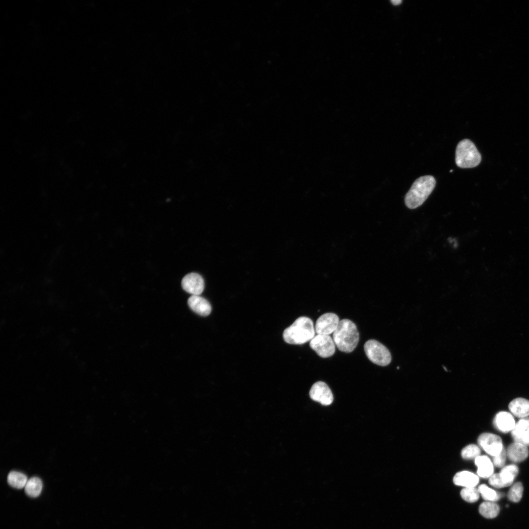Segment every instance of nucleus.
<instances>
[{
  "label": "nucleus",
  "instance_id": "obj_1",
  "mask_svg": "<svg viewBox=\"0 0 529 529\" xmlns=\"http://www.w3.org/2000/svg\"><path fill=\"white\" fill-rule=\"evenodd\" d=\"M315 333L313 321L308 317L301 316L284 330L283 337L289 344H302L310 341Z\"/></svg>",
  "mask_w": 529,
  "mask_h": 529
},
{
  "label": "nucleus",
  "instance_id": "obj_2",
  "mask_svg": "<svg viewBox=\"0 0 529 529\" xmlns=\"http://www.w3.org/2000/svg\"><path fill=\"white\" fill-rule=\"evenodd\" d=\"M436 181L432 175L422 176L415 180L405 195V203L409 209L421 206L432 193Z\"/></svg>",
  "mask_w": 529,
  "mask_h": 529
},
{
  "label": "nucleus",
  "instance_id": "obj_3",
  "mask_svg": "<svg viewBox=\"0 0 529 529\" xmlns=\"http://www.w3.org/2000/svg\"><path fill=\"white\" fill-rule=\"evenodd\" d=\"M333 339L340 351L350 353L357 347L359 341V333L355 324L348 319L339 321L333 334Z\"/></svg>",
  "mask_w": 529,
  "mask_h": 529
},
{
  "label": "nucleus",
  "instance_id": "obj_4",
  "mask_svg": "<svg viewBox=\"0 0 529 529\" xmlns=\"http://www.w3.org/2000/svg\"><path fill=\"white\" fill-rule=\"evenodd\" d=\"M481 160V154L471 141L465 139L458 143L456 150L455 161L458 167L474 168L479 165Z\"/></svg>",
  "mask_w": 529,
  "mask_h": 529
},
{
  "label": "nucleus",
  "instance_id": "obj_5",
  "mask_svg": "<svg viewBox=\"0 0 529 529\" xmlns=\"http://www.w3.org/2000/svg\"><path fill=\"white\" fill-rule=\"evenodd\" d=\"M364 350L368 359L377 365L385 366L391 362L390 352L385 345L377 340H367L364 345Z\"/></svg>",
  "mask_w": 529,
  "mask_h": 529
},
{
  "label": "nucleus",
  "instance_id": "obj_6",
  "mask_svg": "<svg viewBox=\"0 0 529 529\" xmlns=\"http://www.w3.org/2000/svg\"><path fill=\"white\" fill-rule=\"evenodd\" d=\"M519 472L518 467L515 464H510L502 468L499 473L493 474L489 478V483L497 488L511 485Z\"/></svg>",
  "mask_w": 529,
  "mask_h": 529
},
{
  "label": "nucleus",
  "instance_id": "obj_7",
  "mask_svg": "<svg viewBox=\"0 0 529 529\" xmlns=\"http://www.w3.org/2000/svg\"><path fill=\"white\" fill-rule=\"evenodd\" d=\"M335 345L329 335H317L310 341V347L322 358L332 356L335 352Z\"/></svg>",
  "mask_w": 529,
  "mask_h": 529
},
{
  "label": "nucleus",
  "instance_id": "obj_8",
  "mask_svg": "<svg viewBox=\"0 0 529 529\" xmlns=\"http://www.w3.org/2000/svg\"><path fill=\"white\" fill-rule=\"evenodd\" d=\"M478 444L488 455L494 457L499 455L504 448L502 439L491 433H483L478 439Z\"/></svg>",
  "mask_w": 529,
  "mask_h": 529
},
{
  "label": "nucleus",
  "instance_id": "obj_9",
  "mask_svg": "<svg viewBox=\"0 0 529 529\" xmlns=\"http://www.w3.org/2000/svg\"><path fill=\"white\" fill-rule=\"evenodd\" d=\"M339 319L335 313H325L316 320L315 331L317 335H329L334 333L339 323Z\"/></svg>",
  "mask_w": 529,
  "mask_h": 529
},
{
  "label": "nucleus",
  "instance_id": "obj_10",
  "mask_svg": "<svg viewBox=\"0 0 529 529\" xmlns=\"http://www.w3.org/2000/svg\"><path fill=\"white\" fill-rule=\"evenodd\" d=\"M311 398L324 406H328L333 401V395L330 388L323 382L318 381L313 384L310 392Z\"/></svg>",
  "mask_w": 529,
  "mask_h": 529
},
{
  "label": "nucleus",
  "instance_id": "obj_11",
  "mask_svg": "<svg viewBox=\"0 0 529 529\" xmlns=\"http://www.w3.org/2000/svg\"><path fill=\"white\" fill-rule=\"evenodd\" d=\"M182 287L186 292L192 295H200L204 289L203 278L196 273H190L182 280Z\"/></svg>",
  "mask_w": 529,
  "mask_h": 529
},
{
  "label": "nucleus",
  "instance_id": "obj_12",
  "mask_svg": "<svg viewBox=\"0 0 529 529\" xmlns=\"http://www.w3.org/2000/svg\"><path fill=\"white\" fill-rule=\"evenodd\" d=\"M514 442L529 446V417L521 418L511 431Z\"/></svg>",
  "mask_w": 529,
  "mask_h": 529
},
{
  "label": "nucleus",
  "instance_id": "obj_13",
  "mask_svg": "<svg viewBox=\"0 0 529 529\" xmlns=\"http://www.w3.org/2000/svg\"><path fill=\"white\" fill-rule=\"evenodd\" d=\"M514 418L511 413L507 411H500L495 416L493 425L495 428L500 432L507 433L511 432L515 425Z\"/></svg>",
  "mask_w": 529,
  "mask_h": 529
},
{
  "label": "nucleus",
  "instance_id": "obj_14",
  "mask_svg": "<svg viewBox=\"0 0 529 529\" xmlns=\"http://www.w3.org/2000/svg\"><path fill=\"white\" fill-rule=\"evenodd\" d=\"M188 304L192 311L201 316H207L211 312L209 302L200 295H192L188 300Z\"/></svg>",
  "mask_w": 529,
  "mask_h": 529
},
{
  "label": "nucleus",
  "instance_id": "obj_15",
  "mask_svg": "<svg viewBox=\"0 0 529 529\" xmlns=\"http://www.w3.org/2000/svg\"><path fill=\"white\" fill-rule=\"evenodd\" d=\"M527 446L514 442L507 447L506 455L509 459L514 462H520L525 460L529 456Z\"/></svg>",
  "mask_w": 529,
  "mask_h": 529
},
{
  "label": "nucleus",
  "instance_id": "obj_16",
  "mask_svg": "<svg viewBox=\"0 0 529 529\" xmlns=\"http://www.w3.org/2000/svg\"><path fill=\"white\" fill-rule=\"evenodd\" d=\"M453 482L457 485L464 487H475L479 482L478 476L474 473L462 471L456 474L453 478Z\"/></svg>",
  "mask_w": 529,
  "mask_h": 529
},
{
  "label": "nucleus",
  "instance_id": "obj_17",
  "mask_svg": "<svg viewBox=\"0 0 529 529\" xmlns=\"http://www.w3.org/2000/svg\"><path fill=\"white\" fill-rule=\"evenodd\" d=\"M508 408L512 414L517 417L523 418L529 416V400L526 399H514L510 402Z\"/></svg>",
  "mask_w": 529,
  "mask_h": 529
},
{
  "label": "nucleus",
  "instance_id": "obj_18",
  "mask_svg": "<svg viewBox=\"0 0 529 529\" xmlns=\"http://www.w3.org/2000/svg\"><path fill=\"white\" fill-rule=\"evenodd\" d=\"M475 464L477 466V474L482 478H489L494 472L493 463L486 456H479L475 459Z\"/></svg>",
  "mask_w": 529,
  "mask_h": 529
},
{
  "label": "nucleus",
  "instance_id": "obj_19",
  "mask_svg": "<svg viewBox=\"0 0 529 529\" xmlns=\"http://www.w3.org/2000/svg\"><path fill=\"white\" fill-rule=\"evenodd\" d=\"M43 489V483L41 480L36 477H32L28 480L25 486L24 491L27 496L32 498L38 497Z\"/></svg>",
  "mask_w": 529,
  "mask_h": 529
},
{
  "label": "nucleus",
  "instance_id": "obj_20",
  "mask_svg": "<svg viewBox=\"0 0 529 529\" xmlns=\"http://www.w3.org/2000/svg\"><path fill=\"white\" fill-rule=\"evenodd\" d=\"M479 512L486 518L491 519L496 517L500 512V507L494 502L485 501L479 506Z\"/></svg>",
  "mask_w": 529,
  "mask_h": 529
},
{
  "label": "nucleus",
  "instance_id": "obj_21",
  "mask_svg": "<svg viewBox=\"0 0 529 529\" xmlns=\"http://www.w3.org/2000/svg\"><path fill=\"white\" fill-rule=\"evenodd\" d=\"M27 481L26 476L18 471H12L7 476L8 483L11 486L17 489L24 487Z\"/></svg>",
  "mask_w": 529,
  "mask_h": 529
},
{
  "label": "nucleus",
  "instance_id": "obj_22",
  "mask_svg": "<svg viewBox=\"0 0 529 529\" xmlns=\"http://www.w3.org/2000/svg\"><path fill=\"white\" fill-rule=\"evenodd\" d=\"M478 490L485 501L495 502L498 501L502 496L501 493L497 492L484 484L480 485Z\"/></svg>",
  "mask_w": 529,
  "mask_h": 529
},
{
  "label": "nucleus",
  "instance_id": "obj_23",
  "mask_svg": "<svg viewBox=\"0 0 529 529\" xmlns=\"http://www.w3.org/2000/svg\"><path fill=\"white\" fill-rule=\"evenodd\" d=\"M523 490V486L521 482H515L512 484L508 492L507 498L508 500L515 503L519 502L522 498Z\"/></svg>",
  "mask_w": 529,
  "mask_h": 529
},
{
  "label": "nucleus",
  "instance_id": "obj_24",
  "mask_svg": "<svg viewBox=\"0 0 529 529\" xmlns=\"http://www.w3.org/2000/svg\"><path fill=\"white\" fill-rule=\"evenodd\" d=\"M460 496L464 501L474 503L479 500L480 493L475 487H464L460 491Z\"/></svg>",
  "mask_w": 529,
  "mask_h": 529
},
{
  "label": "nucleus",
  "instance_id": "obj_25",
  "mask_svg": "<svg viewBox=\"0 0 529 529\" xmlns=\"http://www.w3.org/2000/svg\"><path fill=\"white\" fill-rule=\"evenodd\" d=\"M481 454L480 448L475 444H469L462 449L461 452V457L465 459L476 458Z\"/></svg>",
  "mask_w": 529,
  "mask_h": 529
},
{
  "label": "nucleus",
  "instance_id": "obj_26",
  "mask_svg": "<svg viewBox=\"0 0 529 529\" xmlns=\"http://www.w3.org/2000/svg\"><path fill=\"white\" fill-rule=\"evenodd\" d=\"M506 451L504 448L499 455L492 457L493 465L497 467H503L506 460Z\"/></svg>",
  "mask_w": 529,
  "mask_h": 529
},
{
  "label": "nucleus",
  "instance_id": "obj_27",
  "mask_svg": "<svg viewBox=\"0 0 529 529\" xmlns=\"http://www.w3.org/2000/svg\"><path fill=\"white\" fill-rule=\"evenodd\" d=\"M401 2H402L401 0H391L392 3L393 4L396 5L400 4L401 3Z\"/></svg>",
  "mask_w": 529,
  "mask_h": 529
}]
</instances>
